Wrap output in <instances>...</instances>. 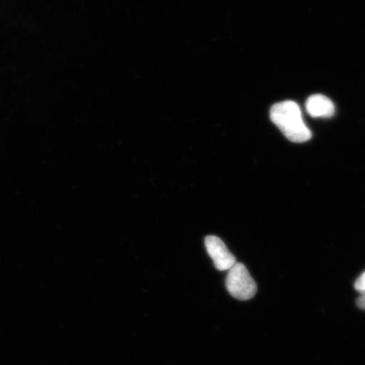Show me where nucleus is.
I'll return each mask as SVG.
<instances>
[{
	"label": "nucleus",
	"instance_id": "obj_1",
	"mask_svg": "<svg viewBox=\"0 0 365 365\" xmlns=\"http://www.w3.org/2000/svg\"><path fill=\"white\" fill-rule=\"evenodd\" d=\"M270 118L288 140L294 143L309 141L312 132L302 119V110L294 101H284L271 108Z\"/></svg>",
	"mask_w": 365,
	"mask_h": 365
},
{
	"label": "nucleus",
	"instance_id": "obj_2",
	"mask_svg": "<svg viewBox=\"0 0 365 365\" xmlns=\"http://www.w3.org/2000/svg\"><path fill=\"white\" fill-rule=\"evenodd\" d=\"M225 284L230 295L237 299H253L257 292L256 282L242 263L235 264L228 270Z\"/></svg>",
	"mask_w": 365,
	"mask_h": 365
},
{
	"label": "nucleus",
	"instance_id": "obj_3",
	"mask_svg": "<svg viewBox=\"0 0 365 365\" xmlns=\"http://www.w3.org/2000/svg\"><path fill=\"white\" fill-rule=\"evenodd\" d=\"M205 247L217 270L228 271L237 264V259L220 237L208 235L205 239Z\"/></svg>",
	"mask_w": 365,
	"mask_h": 365
},
{
	"label": "nucleus",
	"instance_id": "obj_4",
	"mask_svg": "<svg viewBox=\"0 0 365 365\" xmlns=\"http://www.w3.org/2000/svg\"><path fill=\"white\" fill-rule=\"evenodd\" d=\"M307 112L313 118H331L335 114L332 101L323 95H314L307 98Z\"/></svg>",
	"mask_w": 365,
	"mask_h": 365
},
{
	"label": "nucleus",
	"instance_id": "obj_5",
	"mask_svg": "<svg viewBox=\"0 0 365 365\" xmlns=\"http://www.w3.org/2000/svg\"><path fill=\"white\" fill-rule=\"evenodd\" d=\"M354 287L360 294H365V272L362 273L359 279L355 281Z\"/></svg>",
	"mask_w": 365,
	"mask_h": 365
},
{
	"label": "nucleus",
	"instance_id": "obj_6",
	"mask_svg": "<svg viewBox=\"0 0 365 365\" xmlns=\"http://www.w3.org/2000/svg\"><path fill=\"white\" fill-rule=\"evenodd\" d=\"M357 306L359 309H365V294H362L357 299Z\"/></svg>",
	"mask_w": 365,
	"mask_h": 365
}]
</instances>
